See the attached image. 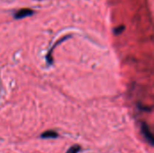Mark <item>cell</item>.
<instances>
[{
	"label": "cell",
	"mask_w": 154,
	"mask_h": 153,
	"mask_svg": "<svg viewBox=\"0 0 154 153\" xmlns=\"http://www.w3.org/2000/svg\"><path fill=\"white\" fill-rule=\"evenodd\" d=\"M141 131H142V134L143 135L145 141L151 145V146H153L154 145V138H153V134L149 127V125L143 122L142 124H141Z\"/></svg>",
	"instance_id": "1"
},
{
	"label": "cell",
	"mask_w": 154,
	"mask_h": 153,
	"mask_svg": "<svg viewBox=\"0 0 154 153\" xmlns=\"http://www.w3.org/2000/svg\"><path fill=\"white\" fill-rule=\"evenodd\" d=\"M32 14H33L32 10H31L29 8H23V9H20L17 12H15L14 16L15 19H23V18L31 16Z\"/></svg>",
	"instance_id": "2"
},
{
	"label": "cell",
	"mask_w": 154,
	"mask_h": 153,
	"mask_svg": "<svg viewBox=\"0 0 154 153\" xmlns=\"http://www.w3.org/2000/svg\"><path fill=\"white\" fill-rule=\"evenodd\" d=\"M58 136H59V134L55 131H52V130L46 131V132L42 133V135H41V137L43 138V139H55Z\"/></svg>",
	"instance_id": "3"
},
{
	"label": "cell",
	"mask_w": 154,
	"mask_h": 153,
	"mask_svg": "<svg viewBox=\"0 0 154 153\" xmlns=\"http://www.w3.org/2000/svg\"><path fill=\"white\" fill-rule=\"evenodd\" d=\"M80 150H81V147L77 144V145H73L72 147H70L66 153H79L80 151Z\"/></svg>",
	"instance_id": "4"
}]
</instances>
